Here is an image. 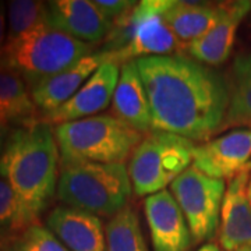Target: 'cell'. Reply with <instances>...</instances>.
Returning a JSON list of instances; mask_svg holds the SVG:
<instances>
[{
  "mask_svg": "<svg viewBox=\"0 0 251 251\" xmlns=\"http://www.w3.org/2000/svg\"><path fill=\"white\" fill-rule=\"evenodd\" d=\"M10 133H11V127H10L9 123L0 120V158L3 155V151H4L6 143L9 140Z\"/></svg>",
  "mask_w": 251,
  "mask_h": 251,
  "instance_id": "83f0119b",
  "label": "cell"
},
{
  "mask_svg": "<svg viewBox=\"0 0 251 251\" xmlns=\"http://www.w3.org/2000/svg\"><path fill=\"white\" fill-rule=\"evenodd\" d=\"M92 3L100 11V14H103L110 21L122 17L128 10L137 6V1L134 0H92Z\"/></svg>",
  "mask_w": 251,
  "mask_h": 251,
  "instance_id": "d4e9b609",
  "label": "cell"
},
{
  "mask_svg": "<svg viewBox=\"0 0 251 251\" xmlns=\"http://www.w3.org/2000/svg\"><path fill=\"white\" fill-rule=\"evenodd\" d=\"M144 211L153 251H190L194 242L187 221L172 193L162 190L148 196L144 201Z\"/></svg>",
  "mask_w": 251,
  "mask_h": 251,
  "instance_id": "7c38bea8",
  "label": "cell"
},
{
  "mask_svg": "<svg viewBox=\"0 0 251 251\" xmlns=\"http://www.w3.org/2000/svg\"><path fill=\"white\" fill-rule=\"evenodd\" d=\"M251 11L250 0H237L219 4V13L214 25L196 42L187 46V52L194 60L208 64H224L233 49L236 32L244 17Z\"/></svg>",
  "mask_w": 251,
  "mask_h": 251,
  "instance_id": "4fadbf2b",
  "label": "cell"
},
{
  "mask_svg": "<svg viewBox=\"0 0 251 251\" xmlns=\"http://www.w3.org/2000/svg\"><path fill=\"white\" fill-rule=\"evenodd\" d=\"M196 145L184 137L151 131L130 156L128 176L137 196H152L172 184L193 162Z\"/></svg>",
  "mask_w": 251,
  "mask_h": 251,
  "instance_id": "52a82bcc",
  "label": "cell"
},
{
  "mask_svg": "<svg viewBox=\"0 0 251 251\" xmlns=\"http://www.w3.org/2000/svg\"><path fill=\"white\" fill-rule=\"evenodd\" d=\"M48 24L85 44H97L109 35L113 27L90 0L48 1Z\"/></svg>",
  "mask_w": 251,
  "mask_h": 251,
  "instance_id": "9a60e30c",
  "label": "cell"
},
{
  "mask_svg": "<svg viewBox=\"0 0 251 251\" xmlns=\"http://www.w3.org/2000/svg\"><path fill=\"white\" fill-rule=\"evenodd\" d=\"M197 251H225L224 249H221L219 246H216L214 243H208V244H204L202 247H200Z\"/></svg>",
  "mask_w": 251,
  "mask_h": 251,
  "instance_id": "f546056e",
  "label": "cell"
},
{
  "mask_svg": "<svg viewBox=\"0 0 251 251\" xmlns=\"http://www.w3.org/2000/svg\"><path fill=\"white\" fill-rule=\"evenodd\" d=\"M250 177L251 166H249L230 180L226 188L218 232L219 246L225 251H236L251 244Z\"/></svg>",
  "mask_w": 251,
  "mask_h": 251,
  "instance_id": "5bb4252c",
  "label": "cell"
},
{
  "mask_svg": "<svg viewBox=\"0 0 251 251\" xmlns=\"http://www.w3.org/2000/svg\"><path fill=\"white\" fill-rule=\"evenodd\" d=\"M105 251H148L138 216L130 206L110 218L105 227Z\"/></svg>",
  "mask_w": 251,
  "mask_h": 251,
  "instance_id": "ffe728a7",
  "label": "cell"
},
{
  "mask_svg": "<svg viewBox=\"0 0 251 251\" xmlns=\"http://www.w3.org/2000/svg\"><path fill=\"white\" fill-rule=\"evenodd\" d=\"M150 103L152 131L190 141H209L219 133L230 99V84L221 73L184 54L135 60Z\"/></svg>",
  "mask_w": 251,
  "mask_h": 251,
  "instance_id": "6da1fadb",
  "label": "cell"
},
{
  "mask_svg": "<svg viewBox=\"0 0 251 251\" xmlns=\"http://www.w3.org/2000/svg\"><path fill=\"white\" fill-rule=\"evenodd\" d=\"M6 45L48 23V3L39 0H13L7 6Z\"/></svg>",
  "mask_w": 251,
  "mask_h": 251,
  "instance_id": "44dd1931",
  "label": "cell"
},
{
  "mask_svg": "<svg viewBox=\"0 0 251 251\" xmlns=\"http://www.w3.org/2000/svg\"><path fill=\"white\" fill-rule=\"evenodd\" d=\"M236 251H251V244L250 246H244V247H240L239 250Z\"/></svg>",
  "mask_w": 251,
  "mask_h": 251,
  "instance_id": "4dcf8cb0",
  "label": "cell"
},
{
  "mask_svg": "<svg viewBox=\"0 0 251 251\" xmlns=\"http://www.w3.org/2000/svg\"><path fill=\"white\" fill-rule=\"evenodd\" d=\"M249 200H250V204H251V177H250V183H249Z\"/></svg>",
  "mask_w": 251,
  "mask_h": 251,
  "instance_id": "1f68e13d",
  "label": "cell"
},
{
  "mask_svg": "<svg viewBox=\"0 0 251 251\" xmlns=\"http://www.w3.org/2000/svg\"><path fill=\"white\" fill-rule=\"evenodd\" d=\"M6 38H7V10L4 3L0 1V67L4 56L6 48Z\"/></svg>",
  "mask_w": 251,
  "mask_h": 251,
  "instance_id": "484cf974",
  "label": "cell"
},
{
  "mask_svg": "<svg viewBox=\"0 0 251 251\" xmlns=\"http://www.w3.org/2000/svg\"><path fill=\"white\" fill-rule=\"evenodd\" d=\"M60 166L80 163H122L144 135L117 117L97 115L53 126Z\"/></svg>",
  "mask_w": 251,
  "mask_h": 251,
  "instance_id": "3957f363",
  "label": "cell"
},
{
  "mask_svg": "<svg viewBox=\"0 0 251 251\" xmlns=\"http://www.w3.org/2000/svg\"><path fill=\"white\" fill-rule=\"evenodd\" d=\"M171 0H143L113 21L103 52L125 64L148 56H169L183 50L168 28L163 13Z\"/></svg>",
  "mask_w": 251,
  "mask_h": 251,
  "instance_id": "8992f818",
  "label": "cell"
},
{
  "mask_svg": "<svg viewBox=\"0 0 251 251\" xmlns=\"http://www.w3.org/2000/svg\"><path fill=\"white\" fill-rule=\"evenodd\" d=\"M233 69L251 74V53H243L237 56L233 63Z\"/></svg>",
  "mask_w": 251,
  "mask_h": 251,
  "instance_id": "4316f807",
  "label": "cell"
},
{
  "mask_svg": "<svg viewBox=\"0 0 251 251\" xmlns=\"http://www.w3.org/2000/svg\"><path fill=\"white\" fill-rule=\"evenodd\" d=\"M10 251H70L46 226L31 225L13 237Z\"/></svg>",
  "mask_w": 251,
  "mask_h": 251,
  "instance_id": "cb8c5ba5",
  "label": "cell"
},
{
  "mask_svg": "<svg viewBox=\"0 0 251 251\" xmlns=\"http://www.w3.org/2000/svg\"><path fill=\"white\" fill-rule=\"evenodd\" d=\"M31 225L16 193L6 180L0 177V229L14 237Z\"/></svg>",
  "mask_w": 251,
  "mask_h": 251,
  "instance_id": "603a6c76",
  "label": "cell"
},
{
  "mask_svg": "<svg viewBox=\"0 0 251 251\" xmlns=\"http://www.w3.org/2000/svg\"><path fill=\"white\" fill-rule=\"evenodd\" d=\"M131 191L123 163H80L60 166L56 196L64 205L115 216L127 206Z\"/></svg>",
  "mask_w": 251,
  "mask_h": 251,
  "instance_id": "277c9868",
  "label": "cell"
},
{
  "mask_svg": "<svg viewBox=\"0 0 251 251\" xmlns=\"http://www.w3.org/2000/svg\"><path fill=\"white\" fill-rule=\"evenodd\" d=\"M193 166L206 176L232 180L251 166V128H236L196 145Z\"/></svg>",
  "mask_w": 251,
  "mask_h": 251,
  "instance_id": "9c48e42d",
  "label": "cell"
},
{
  "mask_svg": "<svg viewBox=\"0 0 251 251\" xmlns=\"http://www.w3.org/2000/svg\"><path fill=\"white\" fill-rule=\"evenodd\" d=\"M172 196L186 218L194 243L214 239L219 230L226 186L190 166L171 184Z\"/></svg>",
  "mask_w": 251,
  "mask_h": 251,
  "instance_id": "ba28073f",
  "label": "cell"
},
{
  "mask_svg": "<svg viewBox=\"0 0 251 251\" xmlns=\"http://www.w3.org/2000/svg\"><path fill=\"white\" fill-rule=\"evenodd\" d=\"M94 45L77 41L48 23L4 48L1 67L18 73L28 88L94 53Z\"/></svg>",
  "mask_w": 251,
  "mask_h": 251,
  "instance_id": "5b68a950",
  "label": "cell"
},
{
  "mask_svg": "<svg viewBox=\"0 0 251 251\" xmlns=\"http://www.w3.org/2000/svg\"><path fill=\"white\" fill-rule=\"evenodd\" d=\"M219 13V4L171 0L163 13V20L183 50L208 32Z\"/></svg>",
  "mask_w": 251,
  "mask_h": 251,
  "instance_id": "ac0fdd59",
  "label": "cell"
},
{
  "mask_svg": "<svg viewBox=\"0 0 251 251\" xmlns=\"http://www.w3.org/2000/svg\"><path fill=\"white\" fill-rule=\"evenodd\" d=\"M108 62L117 63L115 53L99 50L82 57L63 72L39 81L32 88H29V94L36 109L42 112V116L54 112L69 99H72L75 92L85 84V81L102 64Z\"/></svg>",
  "mask_w": 251,
  "mask_h": 251,
  "instance_id": "8fae6325",
  "label": "cell"
},
{
  "mask_svg": "<svg viewBox=\"0 0 251 251\" xmlns=\"http://www.w3.org/2000/svg\"><path fill=\"white\" fill-rule=\"evenodd\" d=\"M46 227L70 251H105L106 236L99 216L62 205L46 216Z\"/></svg>",
  "mask_w": 251,
  "mask_h": 251,
  "instance_id": "2e32d148",
  "label": "cell"
},
{
  "mask_svg": "<svg viewBox=\"0 0 251 251\" xmlns=\"http://www.w3.org/2000/svg\"><path fill=\"white\" fill-rule=\"evenodd\" d=\"M13 240V236L3 232L0 229V251H10V244Z\"/></svg>",
  "mask_w": 251,
  "mask_h": 251,
  "instance_id": "f1b7e54d",
  "label": "cell"
},
{
  "mask_svg": "<svg viewBox=\"0 0 251 251\" xmlns=\"http://www.w3.org/2000/svg\"><path fill=\"white\" fill-rule=\"evenodd\" d=\"M119 77V63L108 62L102 64L72 99L52 113L42 116L41 120L50 126H59L67 122L97 116V113L108 108L113 99Z\"/></svg>",
  "mask_w": 251,
  "mask_h": 251,
  "instance_id": "30bf717a",
  "label": "cell"
},
{
  "mask_svg": "<svg viewBox=\"0 0 251 251\" xmlns=\"http://www.w3.org/2000/svg\"><path fill=\"white\" fill-rule=\"evenodd\" d=\"M227 128H251V74L237 69H233L229 106L219 133Z\"/></svg>",
  "mask_w": 251,
  "mask_h": 251,
  "instance_id": "7402d4cb",
  "label": "cell"
},
{
  "mask_svg": "<svg viewBox=\"0 0 251 251\" xmlns=\"http://www.w3.org/2000/svg\"><path fill=\"white\" fill-rule=\"evenodd\" d=\"M36 106L29 88L18 73L0 67V120L9 125L35 123Z\"/></svg>",
  "mask_w": 251,
  "mask_h": 251,
  "instance_id": "d6986e66",
  "label": "cell"
},
{
  "mask_svg": "<svg viewBox=\"0 0 251 251\" xmlns=\"http://www.w3.org/2000/svg\"><path fill=\"white\" fill-rule=\"evenodd\" d=\"M112 109L115 117L138 133L145 134L152 131L150 103L135 60L125 63L120 67V77L112 99Z\"/></svg>",
  "mask_w": 251,
  "mask_h": 251,
  "instance_id": "e0dca14e",
  "label": "cell"
},
{
  "mask_svg": "<svg viewBox=\"0 0 251 251\" xmlns=\"http://www.w3.org/2000/svg\"><path fill=\"white\" fill-rule=\"evenodd\" d=\"M59 156L53 126L39 119L32 125L11 128L0 158V177L13 188L32 225L39 224L56 197Z\"/></svg>",
  "mask_w": 251,
  "mask_h": 251,
  "instance_id": "7a4b0ae2",
  "label": "cell"
}]
</instances>
